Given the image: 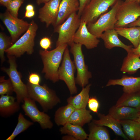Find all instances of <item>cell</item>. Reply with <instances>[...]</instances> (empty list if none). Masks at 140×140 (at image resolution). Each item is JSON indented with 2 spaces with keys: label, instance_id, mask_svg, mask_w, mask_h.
<instances>
[{
  "label": "cell",
  "instance_id": "cell-1",
  "mask_svg": "<svg viewBox=\"0 0 140 140\" xmlns=\"http://www.w3.org/2000/svg\"><path fill=\"white\" fill-rule=\"evenodd\" d=\"M64 44L50 51L40 50L39 54L43 65L42 73L47 79L55 83L59 80L58 71L65 51L68 46Z\"/></svg>",
  "mask_w": 140,
  "mask_h": 140
},
{
  "label": "cell",
  "instance_id": "cell-2",
  "mask_svg": "<svg viewBox=\"0 0 140 140\" xmlns=\"http://www.w3.org/2000/svg\"><path fill=\"white\" fill-rule=\"evenodd\" d=\"M26 85L28 97L38 103L44 112L52 109L61 102L55 92L45 84L34 85L28 82Z\"/></svg>",
  "mask_w": 140,
  "mask_h": 140
},
{
  "label": "cell",
  "instance_id": "cell-3",
  "mask_svg": "<svg viewBox=\"0 0 140 140\" xmlns=\"http://www.w3.org/2000/svg\"><path fill=\"white\" fill-rule=\"evenodd\" d=\"M38 26L33 20L24 34L5 51L7 55L19 57L25 53L32 54L34 52V39Z\"/></svg>",
  "mask_w": 140,
  "mask_h": 140
},
{
  "label": "cell",
  "instance_id": "cell-4",
  "mask_svg": "<svg viewBox=\"0 0 140 140\" xmlns=\"http://www.w3.org/2000/svg\"><path fill=\"white\" fill-rule=\"evenodd\" d=\"M81 22L80 18L78 13L74 12L62 24L54 28V32L59 34L56 47L64 44L71 46L74 43V36Z\"/></svg>",
  "mask_w": 140,
  "mask_h": 140
},
{
  "label": "cell",
  "instance_id": "cell-5",
  "mask_svg": "<svg viewBox=\"0 0 140 140\" xmlns=\"http://www.w3.org/2000/svg\"><path fill=\"white\" fill-rule=\"evenodd\" d=\"M122 2L117 0L110 11L100 16L95 22L87 24L89 32L99 38L105 31L114 28L117 11Z\"/></svg>",
  "mask_w": 140,
  "mask_h": 140
},
{
  "label": "cell",
  "instance_id": "cell-6",
  "mask_svg": "<svg viewBox=\"0 0 140 140\" xmlns=\"http://www.w3.org/2000/svg\"><path fill=\"white\" fill-rule=\"evenodd\" d=\"M82 46L81 44L74 42L70 46V51L73 55V62L77 71L75 78L76 83L83 88L89 84V80L92 78V74L85 63Z\"/></svg>",
  "mask_w": 140,
  "mask_h": 140
},
{
  "label": "cell",
  "instance_id": "cell-7",
  "mask_svg": "<svg viewBox=\"0 0 140 140\" xmlns=\"http://www.w3.org/2000/svg\"><path fill=\"white\" fill-rule=\"evenodd\" d=\"M7 56L9 67L8 68L3 67L1 70L9 76L13 87L14 92L16 94L17 101L20 103L23 102L24 99L28 97L26 85L22 81L21 75L17 71L16 57L9 55H7Z\"/></svg>",
  "mask_w": 140,
  "mask_h": 140
},
{
  "label": "cell",
  "instance_id": "cell-8",
  "mask_svg": "<svg viewBox=\"0 0 140 140\" xmlns=\"http://www.w3.org/2000/svg\"><path fill=\"white\" fill-rule=\"evenodd\" d=\"M69 52L67 47L64 54L61 64L58 69V75L59 80L65 82L70 94L73 95L77 92L74 77L76 68L71 59Z\"/></svg>",
  "mask_w": 140,
  "mask_h": 140
},
{
  "label": "cell",
  "instance_id": "cell-9",
  "mask_svg": "<svg viewBox=\"0 0 140 140\" xmlns=\"http://www.w3.org/2000/svg\"><path fill=\"white\" fill-rule=\"evenodd\" d=\"M117 0H90L84 8L80 17L81 22L87 25L96 21L99 17L114 4Z\"/></svg>",
  "mask_w": 140,
  "mask_h": 140
},
{
  "label": "cell",
  "instance_id": "cell-10",
  "mask_svg": "<svg viewBox=\"0 0 140 140\" xmlns=\"http://www.w3.org/2000/svg\"><path fill=\"white\" fill-rule=\"evenodd\" d=\"M140 16V4L134 2H122L117 10V22L115 28L125 27L136 20Z\"/></svg>",
  "mask_w": 140,
  "mask_h": 140
},
{
  "label": "cell",
  "instance_id": "cell-11",
  "mask_svg": "<svg viewBox=\"0 0 140 140\" xmlns=\"http://www.w3.org/2000/svg\"><path fill=\"white\" fill-rule=\"evenodd\" d=\"M35 101L27 97L25 98L22 106L25 115L34 122H37L43 129H51L53 124L50 116L38 109Z\"/></svg>",
  "mask_w": 140,
  "mask_h": 140
},
{
  "label": "cell",
  "instance_id": "cell-12",
  "mask_svg": "<svg viewBox=\"0 0 140 140\" xmlns=\"http://www.w3.org/2000/svg\"><path fill=\"white\" fill-rule=\"evenodd\" d=\"M0 18L8 29L13 43L26 32L30 25L27 22L12 16L6 10L0 14Z\"/></svg>",
  "mask_w": 140,
  "mask_h": 140
},
{
  "label": "cell",
  "instance_id": "cell-13",
  "mask_svg": "<svg viewBox=\"0 0 140 140\" xmlns=\"http://www.w3.org/2000/svg\"><path fill=\"white\" fill-rule=\"evenodd\" d=\"M61 0H51L45 4L39 11L38 18L45 23L46 27L55 23L58 17L59 7Z\"/></svg>",
  "mask_w": 140,
  "mask_h": 140
},
{
  "label": "cell",
  "instance_id": "cell-14",
  "mask_svg": "<svg viewBox=\"0 0 140 140\" xmlns=\"http://www.w3.org/2000/svg\"><path fill=\"white\" fill-rule=\"evenodd\" d=\"M86 23L81 22L73 37V42L84 45L88 49L97 47L100 40L88 31Z\"/></svg>",
  "mask_w": 140,
  "mask_h": 140
},
{
  "label": "cell",
  "instance_id": "cell-15",
  "mask_svg": "<svg viewBox=\"0 0 140 140\" xmlns=\"http://www.w3.org/2000/svg\"><path fill=\"white\" fill-rule=\"evenodd\" d=\"M118 85L123 86L124 93H131L140 91V76L123 75L120 79H110L106 86Z\"/></svg>",
  "mask_w": 140,
  "mask_h": 140
},
{
  "label": "cell",
  "instance_id": "cell-16",
  "mask_svg": "<svg viewBox=\"0 0 140 140\" xmlns=\"http://www.w3.org/2000/svg\"><path fill=\"white\" fill-rule=\"evenodd\" d=\"M79 6L78 0H61L54 28L63 23L72 13L78 11Z\"/></svg>",
  "mask_w": 140,
  "mask_h": 140
},
{
  "label": "cell",
  "instance_id": "cell-17",
  "mask_svg": "<svg viewBox=\"0 0 140 140\" xmlns=\"http://www.w3.org/2000/svg\"><path fill=\"white\" fill-rule=\"evenodd\" d=\"M108 114L118 121L136 120L140 112V109L132 107L115 105L109 110Z\"/></svg>",
  "mask_w": 140,
  "mask_h": 140
},
{
  "label": "cell",
  "instance_id": "cell-18",
  "mask_svg": "<svg viewBox=\"0 0 140 140\" xmlns=\"http://www.w3.org/2000/svg\"><path fill=\"white\" fill-rule=\"evenodd\" d=\"M97 115L99 119L93 120V123L98 125L108 127L111 129L116 135L121 137L125 139H129L122 131L119 121L114 118L108 114L105 115L98 113Z\"/></svg>",
  "mask_w": 140,
  "mask_h": 140
},
{
  "label": "cell",
  "instance_id": "cell-19",
  "mask_svg": "<svg viewBox=\"0 0 140 140\" xmlns=\"http://www.w3.org/2000/svg\"><path fill=\"white\" fill-rule=\"evenodd\" d=\"M118 35L114 28L105 31L102 34L100 38L103 40L106 48L110 50L114 47H119L125 50L127 53L131 52L132 46L123 43L119 38Z\"/></svg>",
  "mask_w": 140,
  "mask_h": 140
},
{
  "label": "cell",
  "instance_id": "cell-20",
  "mask_svg": "<svg viewBox=\"0 0 140 140\" xmlns=\"http://www.w3.org/2000/svg\"><path fill=\"white\" fill-rule=\"evenodd\" d=\"M16 98L11 95H1L0 115L1 116L9 117L18 111L20 103Z\"/></svg>",
  "mask_w": 140,
  "mask_h": 140
},
{
  "label": "cell",
  "instance_id": "cell-21",
  "mask_svg": "<svg viewBox=\"0 0 140 140\" xmlns=\"http://www.w3.org/2000/svg\"><path fill=\"white\" fill-rule=\"evenodd\" d=\"M91 85L88 84L82 88L81 91L75 96H71L67 101V104L71 105L75 109L86 108L88 104L89 97V92Z\"/></svg>",
  "mask_w": 140,
  "mask_h": 140
},
{
  "label": "cell",
  "instance_id": "cell-22",
  "mask_svg": "<svg viewBox=\"0 0 140 140\" xmlns=\"http://www.w3.org/2000/svg\"><path fill=\"white\" fill-rule=\"evenodd\" d=\"M140 69V58L132 52L127 53L124 58L120 71L123 73L131 74Z\"/></svg>",
  "mask_w": 140,
  "mask_h": 140
},
{
  "label": "cell",
  "instance_id": "cell-23",
  "mask_svg": "<svg viewBox=\"0 0 140 140\" xmlns=\"http://www.w3.org/2000/svg\"><path fill=\"white\" fill-rule=\"evenodd\" d=\"M127 136L130 140H140V123L131 120L119 121Z\"/></svg>",
  "mask_w": 140,
  "mask_h": 140
},
{
  "label": "cell",
  "instance_id": "cell-24",
  "mask_svg": "<svg viewBox=\"0 0 140 140\" xmlns=\"http://www.w3.org/2000/svg\"><path fill=\"white\" fill-rule=\"evenodd\" d=\"M90 110L86 108L75 109L72 113L67 123L79 125L82 127L90 123L93 117Z\"/></svg>",
  "mask_w": 140,
  "mask_h": 140
},
{
  "label": "cell",
  "instance_id": "cell-25",
  "mask_svg": "<svg viewBox=\"0 0 140 140\" xmlns=\"http://www.w3.org/2000/svg\"><path fill=\"white\" fill-rule=\"evenodd\" d=\"M118 34L129 40L134 48L138 45L140 41V26L129 27V28H115Z\"/></svg>",
  "mask_w": 140,
  "mask_h": 140
},
{
  "label": "cell",
  "instance_id": "cell-26",
  "mask_svg": "<svg viewBox=\"0 0 140 140\" xmlns=\"http://www.w3.org/2000/svg\"><path fill=\"white\" fill-rule=\"evenodd\" d=\"M59 130L61 134L72 136L77 140L87 139L88 136L82 127L69 123L62 126Z\"/></svg>",
  "mask_w": 140,
  "mask_h": 140
},
{
  "label": "cell",
  "instance_id": "cell-27",
  "mask_svg": "<svg viewBox=\"0 0 140 140\" xmlns=\"http://www.w3.org/2000/svg\"><path fill=\"white\" fill-rule=\"evenodd\" d=\"M115 105L125 106L140 109V92L124 93L117 101Z\"/></svg>",
  "mask_w": 140,
  "mask_h": 140
},
{
  "label": "cell",
  "instance_id": "cell-28",
  "mask_svg": "<svg viewBox=\"0 0 140 140\" xmlns=\"http://www.w3.org/2000/svg\"><path fill=\"white\" fill-rule=\"evenodd\" d=\"M75 109L68 104L59 108L55 111L54 121L58 126H63L67 123L72 113Z\"/></svg>",
  "mask_w": 140,
  "mask_h": 140
},
{
  "label": "cell",
  "instance_id": "cell-29",
  "mask_svg": "<svg viewBox=\"0 0 140 140\" xmlns=\"http://www.w3.org/2000/svg\"><path fill=\"white\" fill-rule=\"evenodd\" d=\"M89 134L88 140H110L109 133L104 126L98 125L93 122L89 127Z\"/></svg>",
  "mask_w": 140,
  "mask_h": 140
},
{
  "label": "cell",
  "instance_id": "cell-30",
  "mask_svg": "<svg viewBox=\"0 0 140 140\" xmlns=\"http://www.w3.org/2000/svg\"><path fill=\"white\" fill-rule=\"evenodd\" d=\"M33 123L26 119L22 114L19 113L17 124L11 134L6 139L13 140L19 134L33 125Z\"/></svg>",
  "mask_w": 140,
  "mask_h": 140
},
{
  "label": "cell",
  "instance_id": "cell-31",
  "mask_svg": "<svg viewBox=\"0 0 140 140\" xmlns=\"http://www.w3.org/2000/svg\"><path fill=\"white\" fill-rule=\"evenodd\" d=\"M13 43L11 37L6 36L2 32L0 33V58L2 64L5 60L4 53L5 51L11 47Z\"/></svg>",
  "mask_w": 140,
  "mask_h": 140
},
{
  "label": "cell",
  "instance_id": "cell-32",
  "mask_svg": "<svg viewBox=\"0 0 140 140\" xmlns=\"http://www.w3.org/2000/svg\"><path fill=\"white\" fill-rule=\"evenodd\" d=\"M4 76L0 78V95H11L14 92L13 87L9 79H5Z\"/></svg>",
  "mask_w": 140,
  "mask_h": 140
},
{
  "label": "cell",
  "instance_id": "cell-33",
  "mask_svg": "<svg viewBox=\"0 0 140 140\" xmlns=\"http://www.w3.org/2000/svg\"><path fill=\"white\" fill-rule=\"evenodd\" d=\"M24 1V0H12L5 6L6 10L12 16L18 18L19 9Z\"/></svg>",
  "mask_w": 140,
  "mask_h": 140
},
{
  "label": "cell",
  "instance_id": "cell-34",
  "mask_svg": "<svg viewBox=\"0 0 140 140\" xmlns=\"http://www.w3.org/2000/svg\"><path fill=\"white\" fill-rule=\"evenodd\" d=\"M88 104L90 110L97 114L98 113V110L100 107V103L96 97H89Z\"/></svg>",
  "mask_w": 140,
  "mask_h": 140
},
{
  "label": "cell",
  "instance_id": "cell-35",
  "mask_svg": "<svg viewBox=\"0 0 140 140\" xmlns=\"http://www.w3.org/2000/svg\"><path fill=\"white\" fill-rule=\"evenodd\" d=\"M40 81L41 78L39 74L35 73L30 74L28 80L29 83L34 85H39Z\"/></svg>",
  "mask_w": 140,
  "mask_h": 140
},
{
  "label": "cell",
  "instance_id": "cell-36",
  "mask_svg": "<svg viewBox=\"0 0 140 140\" xmlns=\"http://www.w3.org/2000/svg\"><path fill=\"white\" fill-rule=\"evenodd\" d=\"M52 43L50 38L47 37H45L41 38L39 42L41 47L46 50L51 48Z\"/></svg>",
  "mask_w": 140,
  "mask_h": 140
},
{
  "label": "cell",
  "instance_id": "cell-37",
  "mask_svg": "<svg viewBox=\"0 0 140 140\" xmlns=\"http://www.w3.org/2000/svg\"><path fill=\"white\" fill-rule=\"evenodd\" d=\"M79 3V9L78 14L80 18L83 10L86 6L89 3L90 0H78Z\"/></svg>",
  "mask_w": 140,
  "mask_h": 140
},
{
  "label": "cell",
  "instance_id": "cell-38",
  "mask_svg": "<svg viewBox=\"0 0 140 140\" xmlns=\"http://www.w3.org/2000/svg\"><path fill=\"white\" fill-rule=\"evenodd\" d=\"M35 14L34 10L31 11H26L24 17L31 18L33 17Z\"/></svg>",
  "mask_w": 140,
  "mask_h": 140
},
{
  "label": "cell",
  "instance_id": "cell-39",
  "mask_svg": "<svg viewBox=\"0 0 140 140\" xmlns=\"http://www.w3.org/2000/svg\"><path fill=\"white\" fill-rule=\"evenodd\" d=\"M131 52L134 53L138 55L140 58V41L138 46L136 48L131 49Z\"/></svg>",
  "mask_w": 140,
  "mask_h": 140
},
{
  "label": "cell",
  "instance_id": "cell-40",
  "mask_svg": "<svg viewBox=\"0 0 140 140\" xmlns=\"http://www.w3.org/2000/svg\"><path fill=\"white\" fill-rule=\"evenodd\" d=\"M128 26L129 27L140 26V18L137 19L133 22L129 24Z\"/></svg>",
  "mask_w": 140,
  "mask_h": 140
},
{
  "label": "cell",
  "instance_id": "cell-41",
  "mask_svg": "<svg viewBox=\"0 0 140 140\" xmlns=\"http://www.w3.org/2000/svg\"><path fill=\"white\" fill-rule=\"evenodd\" d=\"M61 139L62 140H77L74 136L68 135L63 136L62 137Z\"/></svg>",
  "mask_w": 140,
  "mask_h": 140
},
{
  "label": "cell",
  "instance_id": "cell-42",
  "mask_svg": "<svg viewBox=\"0 0 140 140\" xmlns=\"http://www.w3.org/2000/svg\"><path fill=\"white\" fill-rule=\"evenodd\" d=\"M12 0H0V4L1 5L5 6Z\"/></svg>",
  "mask_w": 140,
  "mask_h": 140
},
{
  "label": "cell",
  "instance_id": "cell-43",
  "mask_svg": "<svg viewBox=\"0 0 140 140\" xmlns=\"http://www.w3.org/2000/svg\"><path fill=\"white\" fill-rule=\"evenodd\" d=\"M26 11H31L34 10L33 6L31 4L27 5L26 6Z\"/></svg>",
  "mask_w": 140,
  "mask_h": 140
},
{
  "label": "cell",
  "instance_id": "cell-44",
  "mask_svg": "<svg viewBox=\"0 0 140 140\" xmlns=\"http://www.w3.org/2000/svg\"><path fill=\"white\" fill-rule=\"evenodd\" d=\"M51 0H36V2L38 5L44 3V4L48 2Z\"/></svg>",
  "mask_w": 140,
  "mask_h": 140
},
{
  "label": "cell",
  "instance_id": "cell-45",
  "mask_svg": "<svg viewBox=\"0 0 140 140\" xmlns=\"http://www.w3.org/2000/svg\"><path fill=\"white\" fill-rule=\"evenodd\" d=\"M140 0H125V2L129 3L134 2H137L139 3Z\"/></svg>",
  "mask_w": 140,
  "mask_h": 140
},
{
  "label": "cell",
  "instance_id": "cell-46",
  "mask_svg": "<svg viewBox=\"0 0 140 140\" xmlns=\"http://www.w3.org/2000/svg\"><path fill=\"white\" fill-rule=\"evenodd\" d=\"M135 120L137 121L140 123V112L138 118L136 120Z\"/></svg>",
  "mask_w": 140,
  "mask_h": 140
},
{
  "label": "cell",
  "instance_id": "cell-47",
  "mask_svg": "<svg viewBox=\"0 0 140 140\" xmlns=\"http://www.w3.org/2000/svg\"><path fill=\"white\" fill-rule=\"evenodd\" d=\"M139 3L140 4V2H139Z\"/></svg>",
  "mask_w": 140,
  "mask_h": 140
},
{
  "label": "cell",
  "instance_id": "cell-48",
  "mask_svg": "<svg viewBox=\"0 0 140 140\" xmlns=\"http://www.w3.org/2000/svg\"></svg>",
  "mask_w": 140,
  "mask_h": 140
}]
</instances>
